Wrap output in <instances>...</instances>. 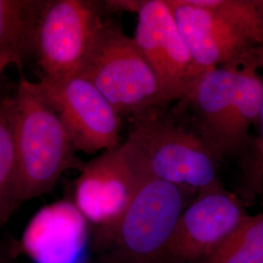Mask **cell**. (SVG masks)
I'll return each mask as SVG.
<instances>
[{"mask_svg":"<svg viewBox=\"0 0 263 263\" xmlns=\"http://www.w3.org/2000/svg\"><path fill=\"white\" fill-rule=\"evenodd\" d=\"M248 216L242 201L222 185L199 191L179 216L162 262H200Z\"/></svg>","mask_w":263,"mask_h":263,"instance_id":"obj_9","label":"cell"},{"mask_svg":"<svg viewBox=\"0 0 263 263\" xmlns=\"http://www.w3.org/2000/svg\"><path fill=\"white\" fill-rule=\"evenodd\" d=\"M64 123L76 152H104L121 145V117L95 85L80 74L37 81Z\"/></svg>","mask_w":263,"mask_h":263,"instance_id":"obj_8","label":"cell"},{"mask_svg":"<svg viewBox=\"0 0 263 263\" xmlns=\"http://www.w3.org/2000/svg\"><path fill=\"white\" fill-rule=\"evenodd\" d=\"M142 180L120 145L83 164L71 201L90 224L103 228L121 215Z\"/></svg>","mask_w":263,"mask_h":263,"instance_id":"obj_11","label":"cell"},{"mask_svg":"<svg viewBox=\"0 0 263 263\" xmlns=\"http://www.w3.org/2000/svg\"><path fill=\"white\" fill-rule=\"evenodd\" d=\"M22 59L21 57L13 50L10 49H0V78L4 70L10 66V65H16L21 67L22 66Z\"/></svg>","mask_w":263,"mask_h":263,"instance_id":"obj_18","label":"cell"},{"mask_svg":"<svg viewBox=\"0 0 263 263\" xmlns=\"http://www.w3.org/2000/svg\"><path fill=\"white\" fill-rule=\"evenodd\" d=\"M5 262H6V256H5V254H3L2 250L0 249V263Z\"/></svg>","mask_w":263,"mask_h":263,"instance_id":"obj_19","label":"cell"},{"mask_svg":"<svg viewBox=\"0 0 263 263\" xmlns=\"http://www.w3.org/2000/svg\"><path fill=\"white\" fill-rule=\"evenodd\" d=\"M45 0H0V49L31 56L38 17Z\"/></svg>","mask_w":263,"mask_h":263,"instance_id":"obj_13","label":"cell"},{"mask_svg":"<svg viewBox=\"0 0 263 263\" xmlns=\"http://www.w3.org/2000/svg\"><path fill=\"white\" fill-rule=\"evenodd\" d=\"M167 1L188 51L202 71L223 66L259 67L263 49L226 20L195 0Z\"/></svg>","mask_w":263,"mask_h":263,"instance_id":"obj_10","label":"cell"},{"mask_svg":"<svg viewBox=\"0 0 263 263\" xmlns=\"http://www.w3.org/2000/svg\"><path fill=\"white\" fill-rule=\"evenodd\" d=\"M257 66L216 67L202 72L179 101L190 113L193 131L217 160L244 146L258 121L262 77Z\"/></svg>","mask_w":263,"mask_h":263,"instance_id":"obj_1","label":"cell"},{"mask_svg":"<svg viewBox=\"0 0 263 263\" xmlns=\"http://www.w3.org/2000/svg\"><path fill=\"white\" fill-rule=\"evenodd\" d=\"M108 12L137 15L133 39L159 80L168 102L181 101L202 71L179 32L167 0H107Z\"/></svg>","mask_w":263,"mask_h":263,"instance_id":"obj_7","label":"cell"},{"mask_svg":"<svg viewBox=\"0 0 263 263\" xmlns=\"http://www.w3.org/2000/svg\"><path fill=\"white\" fill-rule=\"evenodd\" d=\"M263 49V0H195Z\"/></svg>","mask_w":263,"mask_h":263,"instance_id":"obj_16","label":"cell"},{"mask_svg":"<svg viewBox=\"0 0 263 263\" xmlns=\"http://www.w3.org/2000/svg\"><path fill=\"white\" fill-rule=\"evenodd\" d=\"M90 223L71 200L41 208L23 231L20 249L31 263H88Z\"/></svg>","mask_w":263,"mask_h":263,"instance_id":"obj_12","label":"cell"},{"mask_svg":"<svg viewBox=\"0 0 263 263\" xmlns=\"http://www.w3.org/2000/svg\"><path fill=\"white\" fill-rule=\"evenodd\" d=\"M105 13L104 1L45 0L31 50L40 81H58L79 73Z\"/></svg>","mask_w":263,"mask_h":263,"instance_id":"obj_6","label":"cell"},{"mask_svg":"<svg viewBox=\"0 0 263 263\" xmlns=\"http://www.w3.org/2000/svg\"><path fill=\"white\" fill-rule=\"evenodd\" d=\"M182 188L144 179L121 215L95 232L93 244L108 263L162 262L182 214Z\"/></svg>","mask_w":263,"mask_h":263,"instance_id":"obj_4","label":"cell"},{"mask_svg":"<svg viewBox=\"0 0 263 263\" xmlns=\"http://www.w3.org/2000/svg\"><path fill=\"white\" fill-rule=\"evenodd\" d=\"M19 206L12 96H0V226L7 223Z\"/></svg>","mask_w":263,"mask_h":263,"instance_id":"obj_14","label":"cell"},{"mask_svg":"<svg viewBox=\"0 0 263 263\" xmlns=\"http://www.w3.org/2000/svg\"><path fill=\"white\" fill-rule=\"evenodd\" d=\"M259 69L262 70L263 82V51L259 58ZM257 124L259 125V136L255 142L254 153L247 170V186L249 190L247 193L250 196L259 194L263 190V94Z\"/></svg>","mask_w":263,"mask_h":263,"instance_id":"obj_17","label":"cell"},{"mask_svg":"<svg viewBox=\"0 0 263 263\" xmlns=\"http://www.w3.org/2000/svg\"><path fill=\"white\" fill-rule=\"evenodd\" d=\"M104 95L119 116L134 121L170 104L151 65L133 37L105 18L79 73Z\"/></svg>","mask_w":263,"mask_h":263,"instance_id":"obj_5","label":"cell"},{"mask_svg":"<svg viewBox=\"0 0 263 263\" xmlns=\"http://www.w3.org/2000/svg\"><path fill=\"white\" fill-rule=\"evenodd\" d=\"M199 263H263V213L242 224Z\"/></svg>","mask_w":263,"mask_h":263,"instance_id":"obj_15","label":"cell"},{"mask_svg":"<svg viewBox=\"0 0 263 263\" xmlns=\"http://www.w3.org/2000/svg\"><path fill=\"white\" fill-rule=\"evenodd\" d=\"M20 206L49 193L61 177L83 163L55 108L37 82L21 76L12 96Z\"/></svg>","mask_w":263,"mask_h":263,"instance_id":"obj_2","label":"cell"},{"mask_svg":"<svg viewBox=\"0 0 263 263\" xmlns=\"http://www.w3.org/2000/svg\"><path fill=\"white\" fill-rule=\"evenodd\" d=\"M121 145L141 179L198 191L221 185L215 154L192 129L166 116L165 109L136 120Z\"/></svg>","mask_w":263,"mask_h":263,"instance_id":"obj_3","label":"cell"}]
</instances>
